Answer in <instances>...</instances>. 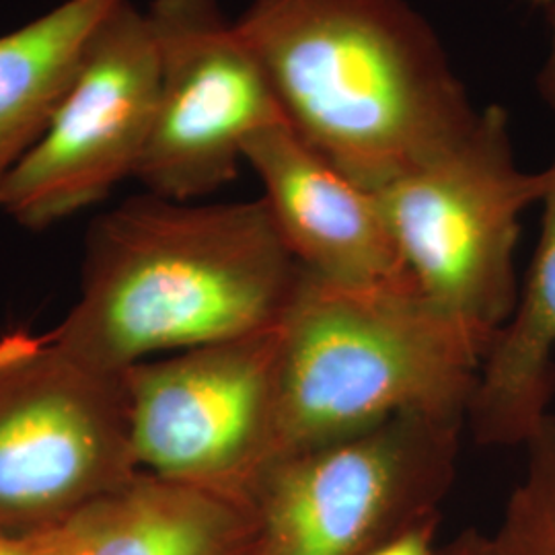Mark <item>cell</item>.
<instances>
[{
  "label": "cell",
  "mask_w": 555,
  "mask_h": 555,
  "mask_svg": "<svg viewBox=\"0 0 555 555\" xmlns=\"http://www.w3.org/2000/svg\"><path fill=\"white\" fill-rule=\"evenodd\" d=\"M276 456L393 417H465L490 341L414 282L346 286L307 274L280 325Z\"/></svg>",
  "instance_id": "cell-3"
},
{
  "label": "cell",
  "mask_w": 555,
  "mask_h": 555,
  "mask_svg": "<svg viewBox=\"0 0 555 555\" xmlns=\"http://www.w3.org/2000/svg\"><path fill=\"white\" fill-rule=\"evenodd\" d=\"M527 449L525 472L511 492L490 555H555V417L537 430Z\"/></svg>",
  "instance_id": "cell-14"
},
{
  "label": "cell",
  "mask_w": 555,
  "mask_h": 555,
  "mask_svg": "<svg viewBox=\"0 0 555 555\" xmlns=\"http://www.w3.org/2000/svg\"><path fill=\"white\" fill-rule=\"evenodd\" d=\"M118 0H62L0 36V196L52 116L87 41Z\"/></svg>",
  "instance_id": "cell-12"
},
{
  "label": "cell",
  "mask_w": 555,
  "mask_h": 555,
  "mask_svg": "<svg viewBox=\"0 0 555 555\" xmlns=\"http://www.w3.org/2000/svg\"><path fill=\"white\" fill-rule=\"evenodd\" d=\"M535 254L515 311L483 360L467 424L481 447H525L552 416L555 389V159Z\"/></svg>",
  "instance_id": "cell-11"
},
{
  "label": "cell",
  "mask_w": 555,
  "mask_h": 555,
  "mask_svg": "<svg viewBox=\"0 0 555 555\" xmlns=\"http://www.w3.org/2000/svg\"><path fill=\"white\" fill-rule=\"evenodd\" d=\"M235 25L298 139L369 192L479 116L408 0H249Z\"/></svg>",
  "instance_id": "cell-2"
},
{
  "label": "cell",
  "mask_w": 555,
  "mask_h": 555,
  "mask_svg": "<svg viewBox=\"0 0 555 555\" xmlns=\"http://www.w3.org/2000/svg\"><path fill=\"white\" fill-rule=\"evenodd\" d=\"M280 325L124 373L140 472L247 506L276 456Z\"/></svg>",
  "instance_id": "cell-7"
},
{
  "label": "cell",
  "mask_w": 555,
  "mask_h": 555,
  "mask_svg": "<svg viewBox=\"0 0 555 555\" xmlns=\"http://www.w3.org/2000/svg\"><path fill=\"white\" fill-rule=\"evenodd\" d=\"M159 85L146 11L118 0L87 41L38 142L0 196V215L43 231L137 178L151 137Z\"/></svg>",
  "instance_id": "cell-8"
},
{
  "label": "cell",
  "mask_w": 555,
  "mask_h": 555,
  "mask_svg": "<svg viewBox=\"0 0 555 555\" xmlns=\"http://www.w3.org/2000/svg\"><path fill=\"white\" fill-rule=\"evenodd\" d=\"M438 555H490L488 550V535L479 531H463L444 547L438 550Z\"/></svg>",
  "instance_id": "cell-17"
},
{
  "label": "cell",
  "mask_w": 555,
  "mask_h": 555,
  "mask_svg": "<svg viewBox=\"0 0 555 555\" xmlns=\"http://www.w3.org/2000/svg\"><path fill=\"white\" fill-rule=\"evenodd\" d=\"M545 188V171L516 163L508 116L490 105L463 139L373 194L420 295L494 344L518 298L520 217Z\"/></svg>",
  "instance_id": "cell-4"
},
{
  "label": "cell",
  "mask_w": 555,
  "mask_h": 555,
  "mask_svg": "<svg viewBox=\"0 0 555 555\" xmlns=\"http://www.w3.org/2000/svg\"><path fill=\"white\" fill-rule=\"evenodd\" d=\"M245 504L140 472L103 506L85 555H247Z\"/></svg>",
  "instance_id": "cell-13"
},
{
  "label": "cell",
  "mask_w": 555,
  "mask_h": 555,
  "mask_svg": "<svg viewBox=\"0 0 555 555\" xmlns=\"http://www.w3.org/2000/svg\"><path fill=\"white\" fill-rule=\"evenodd\" d=\"M539 89L543 98L555 107V11L552 15V41H550V54L543 64V70L539 75Z\"/></svg>",
  "instance_id": "cell-18"
},
{
  "label": "cell",
  "mask_w": 555,
  "mask_h": 555,
  "mask_svg": "<svg viewBox=\"0 0 555 555\" xmlns=\"http://www.w3.org/2000/svg\"><path fill=\"white\" fill-rule=\"evenodd\" d=\"M139 474L124 373L48 334L0 337V533L66 522Z\"/></svg>",
  "instance_id": "cell-6"
},
{
  "label": "cell",
  "mask_w": 555,
  "mask_h": 555,
  "mask_svg": "<svg viewBox=\"0 0 555 555\" xmlns=\"http://www.w3.org/2000/svg\"><path fill=\"white\" fill-rule=\"evenodd\" d=\"M146 17L159 85L134 179L160 198L198 202L237 178L247 140L284 116L219 0H153Z\"/></svg>",
  "instance_id": "cell-9"
},
{
  "label": "cell",
  "mask_w": 555,
  "mask_h": 555,
  "mask_svg": "<svg viewBox=\"0 0 555 555\" xmlns=\"http://www.w3.org/2000/svg\"><path fill=\"white\" fill-rule=\"evenodd\" d=\"M465 417H393L354 437L274 459L247 508V555H369L438 518Z\"/></svg>",
  "instance_id": "cell-5"
},
{
  "label": "cell",
  "mask_w": 555,
  "mask_h": 555,
  "mask_svg": "<svg viewBox=\"0 0 555 555\" xmlns=\"http://www.w3.org/2000/svg\"><path fill=\"white\" fill-rule=\"evenodd\" d=\"M437 522L438 518L424 520L416 527L389 539L387 543H383L369 555H438V550L435 547Z\"/></svg>",
  "instance_id": "cell-16"
},
{
  "label": "cell",
  "mask_w": 555,
  "mask_h": 555,
  "mask_svg": "<svg viewBox=\"0 0 555 555\" xmlns=\"http://www.w3.org/2000/svg\"><path fill=\"white\" fill-rule=\"evenodd\" d=\"M243 160L258 176L278 233L307 274L346 286L410 278L377 196L298 139L286 119L247 140Z\"/></svg>",
  "instance_id": "cell-10"
},
{
  "label": "cell",
  "mask_w": 555,
  "mask_h": 555,
  "mask_svg": "<svg viewBox=\"0 0 555 555\" xmlns=\"http://www.w3.org/2000/svg\"><path fill=\"white\" fill-rule=\"evenodd\" d=\"M302 268L263 199L142 194L91 222L79 297L48 336L107 373L282 325Z\"/></svg>",
  "instance_id": "cell-1"
},
{
  "label": "cell",
  "mask_w": 555,
  "mask_h": 555,
  "mask_svg": "<svg viewBox=\"0 0 555 555\" xmlns=\"http://www.w3.org/2000/svg\"><path fill=\"white\" fill-rule=\"evenodd\" d=\"M107 500L54 527L25 533H0V555H85L98 533Z\"/></svg>",
  "instance_id": "cell-15"
}]
</instances>
